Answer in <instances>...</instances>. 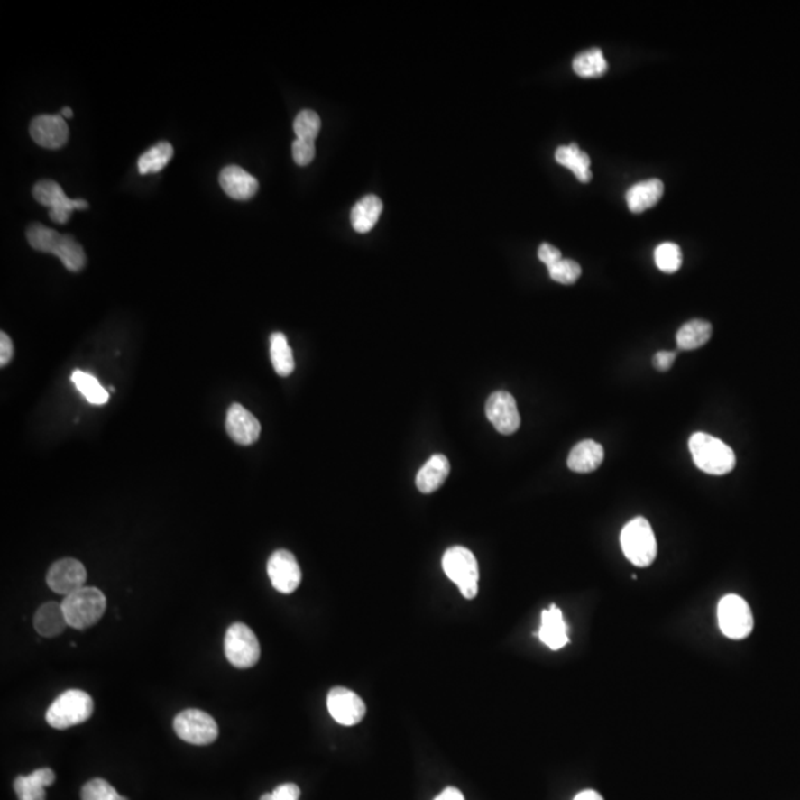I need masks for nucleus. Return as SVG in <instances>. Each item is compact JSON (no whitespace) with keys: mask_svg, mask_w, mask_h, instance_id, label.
Instances as JSON below:
<instances>
[{"mask_svg":"<svg viewBox=\"0 0 800 800\" xmlns=\"http://www.w3.org/2000/svg\"><path fill=\"white\" fill-rule=\"evenodd\" d=\"M174 730L179 739L195 746H207L218 737L216 722L211 714L198 709L184 710L177 714Z\"/></svg>","mask_w":800,"mask_h":800,"instance_id":"nucleus-8","label":"nucleus"},{"mask_svg":"<svg viewBox=\"0 0 800 800\" xmlns=\"http://www.w3.org/2000/svg\"><path fill=\"white\" fill-rule=\"evenodd\" d=\"M449 470L451 465L446 456L440 454L431 456L417 474V488L423 493L435 492L444 485L449 476Z\"/></svg>","mask_w":800,"mask_h":800,"instance_id":"nucleus-22","label":"nucleus"},{"mask_svg":"<svg viewBox=\"0 0 800 800\" xmlns=\"http://www.w3.org/2000/svg\"><path fill=\"white\" fill-rule=\"evenodd\" d=\"M442 566L449 580L460 587L465 599H474L479 589V566L469 548L455 546L445 552Z\"/></svg>","mask_w":800,"mask_h":800,"instance_id":"nucleus-5","label":"nucleus"},{"mask_svg":"<svg viewBox=\"0 0 800 800\" xmlns=\"http://www.w3.org/2000/svg\"><path fill=\"white\" fill-rule=\"evenodd\" d=\"M61 605L69 627L76 630H85L100 621L106 612L107 601L101 590L83 587L66 596Z\"/></svg>","mask_w":800,"mask_h":800,"instance_id":"nucleus-2","label":"nucleus"},{"mask_svg":"<svg viewBox=\"0 0 800 800\" xmlns=\"http://www.w3.org/2000/svg\"><path fill=\"white\" fill-rule=\"evenodd\" d=\"M486 417L501 435H513L520 428L518 405L509 391H495L486 402Z\"/></svg>","mask_w":800,"mask_h":800,"instance_id":"nucleus-13","label":"nucleus"},{"mask_svg":"<svg viewBox=\"0 0 800 800\" xmlns=\"http://www.w3.org/2000/svg\"><path fill=\"white\" fill-rule=\"evenodd\" d=\"M677 353L676 352H658L656 356H654V366H656L657 370L661 371V372H666V371L670 370L673 366V362L676 359Z\"/></svg>","mask_w":800,"mask_h":800,"instance_id":"nucleus-40","label":"nucleus"},{"mask_svg":"<svg viewBox=\"0 0 800 800\" xmlns=\"http://www.w3.org/2000/svg\"><path fill=\"white\" fill-rule=\"evenodd\" d=\"M30 135L45 149H61L69 142V126L61 115H41L30 124Z\"/></svg>","mask_w":800,"mask_h":800,"instance_id":"nucleus-14","label":"nucleus"},{"mask_svg":"<svg viewBox=\"0 0 800 800\" xmlns=\"http://www.w3.org/2000/svg\"><path fill=\"white\" fill-rule=\"evenodd\" d=\"M621 547L627 559L639 568H647L656 560V535L647 519H633L622 528Z\"/></svg>","mask_w":800,"mask_h":800,"instance_id":"nucleus-4","label":"nucleus"},{"mask_svg":"<svg viewBox=\"0 0 800 800\" xmlns=\"http://www.w3.org/2000/svg\"><path fill=\"white\" fill-rule=\"evenodd\" d=\"M33 624L36 631L43 638H55L69 627L62 605L59 602L43 603L34 615Z\"/></svg>","mask_w":800,"mask_h":800,"instance_id":"nucleus-21","label":"nucleus"},{"mask_svg":"<svg viewBox=\"0 0 800 800\" xmlns=\"http://www.w3.org/2000/svg\"><path fill=\"white\" fill-rule=\"evenodd\" d=\"M654 258H656L657 267L663 273H676L682 266V251H680L679 245L672 244V242H666V244L657 246Z\"/></svg>","mask_w":800,"mask_h":800,"instance_id":"nucleus-32","label":"nucleus"},{"mask_svg":"<svg viewBox=\"0 0 800 800\" xmlns=\"http://www.w3.org/2000/svg\"><path fill=\"white\" fill-rule=\"evenodd\" d=\"M573 69L580 78H599L608 70V62L599 48H592L576 55Z\"/></svg>","mask_w":800,"mask_h":800,"instance_id":"nucleus-28","label":"nucleus"},{"mask_svg":"<svg viewBox=\"0 0 800 800\" xmlns=\"http://www.w3.org/2000/svg\"><path fill=\"white\" fill-rule=\"evenodd\" d=\"M172 156H174V147L168 142L159 143L138 159V170L143 175L161 172L170 163Z\"/></svg>","mask_w":800,"mask_h":800,"instance_id":"nucleus-29","label":"nucleus"},{"mask_svg":"<svg viewBox=\"0 0 800 800\" xmlns=\"http://www.w3.org/2000/svg\"><path fill=\"white\" fill-rule=\"evenodd\" d=\"M60 234L61 233L55 232L46 225H38V223L27 228V241H29L30 246L41 253H52Z\"/></svg>","mask_w":800,"mask_h":800,"instance_id":"nucleus-31","label":"nucleus"},{"mask_svg":"<svg viewBox=\"0 0 800 800\" xmlns=\"http://www.w3.org/2000/svg\"><path fill=\"white\" fill-rule=\"evenodd\" d=\"M34 199L43 207H50V218L59 225H66L70 220L71 212L76 209H87V200L67 198L61 186L51 179L39 181L33 189Z\"/></svg>","mask_w":800,"mask_h":800,"instance_id":"nucleus-9","label":"nucleus"},{"mask_svg":"<svg viewBox=\"0 0 800 800\" xmlns=\"http://www.w3.org/2000/svg\"><path fill=\"white\" fill-rule=\"evenodd\" d=\"M270 359L273 363L274 371L280 377H288L294 372V354L288 345L287 336L282 332H274L270 336Z\"/></svg>","mask_w":800,"mask_h":800,"instance_id":"nucleus-25","label":"nucleus"},{"mask_svg":"<svg viewBox=\"0 0 800 800\" xmlns=\"http://www.w3.org/2000/svg\"><path fill=\"white\" fill-rule=\"evenodd\" d=\"M61 116L66 117V119H70V117H73V110H71L70 107L62 108Z\"/></svg>","mask_w":800,"mask_h":800,"instance_id":"nucleus-43","label":"nucleus"},{"mask_svg":"<svg viewBox=\"0 0 800 800\" xmlns=\"http://www.w3.org/2000/svg\"><path fill=\"white\" fill-rule=\"evenodd\" d=\"M605 458L603 446L594 440H583L568 456V467L575 473H592L601 467Z\"/></svg>","mask_w":800,"mask_h":800,"instance_id":"nucleus-19","label":"nucleus"},{"mask_svg":"<svg viewBox=\"0 0 800 800\" xmlns=\"http://www.w3.org/2000/svg\"><path fill=\"white\" fill-rule=\"evenodd\" d=\"M220 186L232 199L248 200L258 191L255 177L239 166H225L220 172Z\"/></svg>","mask_w":800,"mask_h":800,"instance_id":"nucleus-16","label":"nucleus"},{"mask_svg":"<svg viewBox=\"0 0 800 800\" xmlns=\"http://www.w3.org/2000/svg\"><path fill=\"white\" fill-rule=\"evenodd\" d=\"M82 800H128L122 797L106 780L96 778L87 781L80 793Z\"/></svg>","mask_w":800,"mask_h":800,"instance_id":"nucleus-34","label":"nucleus"},{"mask_svg":"<svg viewBox=\"0 0 800 800\" xmlns=\"http://www.w3.org/2000/svg\"><path fill=\"white\" fill-rule=\"evenodd\" d=\"M326 705L332 719L340 725H357L365 718L366 705L363 700L356 693L343 686H336L329 691Z\"/></svg>","mask_w":800,"mask_h":800,"instance_id":"nucleus-11","label":"nucleus"},{"mask_svg":"<svg viewBox=\"0 0 800 800\" xmlns=\"http://www.w3.org/2000/svg\"><path fill=\"white\" fill-rule=\"evenodd\" d=\"M435 800H465L464 796H463V793L455 787H448L445 788L444 792L440 793L439 796L436 797Z\"/></svg>","mask_w":800,"mask_h":800,"instance_id":"nucleus-41","label":"nucleus"},{"mask_svg":"<svg viewBox=\"0 0 800 800\" xmlns=\"http://www.w3.org/2000/svg\"><path fill=\"white\" fill-rule=\"evenodd\" d=\"M14 356V345L6 332L0 334V366L5 368Z\"/></svg>","mask_w":800,"mask_h":800,"instance_id":"nucleus-39","label":"nucleus"},{"mask_svg":"<svg viewBox=\"0 0 800 800\" xmlns=\"http://www.w3.org/2000/svg\"><path fill=\"white\" fill-rule=\"evenodd\" d=\"M320 117L317 113L311 110H303L299 113V116L295 117L294 133L299 140H308V142H315L316 137L319 135Z\"/></svg>","mask_w":800,"mask_h":800,"instance_id":"nucleus-33","label":"nucleus"},{"mask_svg":"<svg viewBox=\"0 0 800 800\" xmlns=\"http://www.w3.org/2000/svg\"><path fill=\"white\" fill-rule=\"evenodd\" d=\"M548 274L555 282L562 283V285H573L580 279L581 267L574 260L562 258L559 262L548 267Z\"/></svg>","mask_w":800,"mask_h":800,"instance_id":"nucleus-35","label":"nucleus"},{"mask_svg":"<svg viewBox=\"0 0 800 800\" xmlns=\"http://www.w3.org/2000/svg\"><path fill=\"white\" fill-rule=\"evenodd\" d=\"M555 158L556 162L573 170L581 183H589L592 179L589 154L584 153L578 145H560L559 149L556 150Z\"/></svg>","mask_w":800,"mask_h":800,"instance_id":"nucleus-24","label":"nucleus"},{"mask_svg":"<svg viewBox=\"0 0 800 800\" xmlns=\"http://www.w3.org/2000/svg\"><path fill=\"white\" fill-rule=\"evenodd\" d=\"M87 578V569L83 566L82 562L67 557V559L55 562L51 566L48 575H46V583L55 593L69 596V594L83 589Z\"/></svg>","mask_w":800,"mask_h":800,"instance_id":"nucleus-10","label":"nucleus"},{"mask_svg":"<svg viewBox=\"0 0 800 800\" xmlns=\"http://www.w3.org/2000/svg\"><path fill=\"white\" fill-rule=\"evenodd\" d=\"M316 149L315 142H308V140H299L297 138L292 143V156L297 165L306 166L315 159Z\"/></svg>","mask_w":800,"mask_h":800,"instance_id":"nucleus-36","label":"nucleus"},{"mask_svg":"<svg viewBox=\"0 0 800 800\" xmlns=\"http://www.w3.org/2000/svg\"><path fill=\"white\" fill-rule=\"evenodd\" d=\"M710 336H712V325L709 322L700 319L691 320L677 331V347L680 350L700 349L705 343H709Z\"/></svg>","mask_w":800,"mask_h":800,"instance_id":"nucleus-27","label":"nucleus"},{"mask_svg":"<svg viewBox=\"0 0 800 800\" xmlns=\"http://www.w3.org/2000/svg\"><path fill=\"white\" fill-rule=\"evenodd\" d=\"M52 255L59 257L67 270L78 273L87 264V255L80 246L79 242L67 234H60L59 241L55 244Z\"/></svg>","mask_w":800,"mask_h":800,"instance_id":"nucleus-26","label":"nucleus"},{"mask_svg":"<svg viewBox=\"0 0 800 800\" xmlns=\"http://www.w3.org/2000/svg\"><path fill=\"white\" fill-rule=\"evenodd\" d=\"M719 627L730 639L747 638L753 630V614L750 606L742 597L728 594L719 602Z\"/></svg>","mask_w":800,"mask_h":800,"instance_id":"nucleus-7","label":"nucleus"},{"mask_svg":"<svg viewBox=\"0 0 800 800\" xmlns=\"http://www.w3.org/2000/svg\"><path fill=\"white\" fill-rule=\"evenodd\" d=\"M538 638L553 651L562 649L565 645H568V626L565 622L562 611L557 606L552 605L548 610L543 611Z\"/></svg>","mask_w":800,"mask_h":800,"instance_id":"nucleus-17","label":"nucleus"},{"mask_svg":"<svg viewBox=\"0 0 800 800\" xmlns=\"http://www.w3.org/2000/svg\"><path fill=\"white\" fill-rule=\"evenodd\" d=\"M664 184L659 179H652L640 181L631 186L626 193V202L629 209L635 214L647 211L649 207H656L659 199L663 198Z\"/></svg>","mask_w":800,"mask_h":800,"instance_id":"nucleus-18","label":"nucleus"},{"mask_svg":"<svg viewBox=\"0 0 800 800\" xmlns=\"http://www.w3.org/2000/svg\"><path fill=\"white\" fill-rule=\"evenodd\" d=\"M574 800H603V797L594 790H584V792L578 793Z\"/></svg>","mask_w":800,"mask_h":800,"instance_id":"nucleus-42","label":"nucleus"},{"mask_svg":"<svg viewBox=\"0 0 800 800\" xmlns=\"http://www.w3.org/2000/svg\"><path fill=\"white\" fill-rule=\"evenodd\" d=\"M267 574L274 589L283 594L294 593L303 576L295 556L288 550H278L270 556Z\"/></svg>","mask_w":800,"mask_h":800,"instance_id":"nucleus-12","label":"nucleus"},{"mask_svg":"<svg viewBox=\"0 0 800 800\" xmlns=\"http://www.w3.org/2000/svg\"><path fill=\"white\" fill-rule=\"evenodd\" d=\"M54 771L50 768H41L30 776L18 777L14 788L20 800H45V787L54 784Z\"/></svg>","mask_w":800,"mask_h":800,"instance_id":"nucleus-20","label":"nucleus"},{"mask_svg":"<svg viewBox=\"0 0 800 800\" xmlns=\"http://www.w3.org/2000/svg\"><path fill=\"white\" fill-rule=\"evenodd\" d=\"M299 796H301V790L299 786L294 783H287L274 788L273 793L262 795L260 800H299Z\"/></svg>","mask_w":800,"mask_h":800,"instance_id":"nucleus-37","label":"nucleus"},{"mask_svg":"<svg viewBox=\"0 0 800 800\" xmlns=\"http://www.w3.org/2000/svg\"><path fill=\"white\" fill-rule=\"evenodd\" d=\"M689 451L698 469L713 476L732 472L737 463L734 451L707 433H694L689 439Z\"/></svg>","mask_w":800,"mask_h":800,"instance_id":"nucleus-1","label":"nucleus"},{"mask_svg":"<svg viewBox=\"0 0 800 800\" xmlns=\"http://www.w3.org/2000/svg\"><path fill=\"white\" fill-rule=\"evenodd\" d=\"M225 652L232 666L249 668L258 663L262 651L255 633L244 622H234L225 633Z\"/></svg>","mask_w":800,"mask_h":800,"instance_id":"nucleus-6","label":"nucleus"},{"mask_svg":"<svg viewBox=\"0 0 800 800\" xmlns=\"http://www.w3.org/2000/svg\"><path fill=\"white\" fill-rule=\"evenodd\" d=\"M225 430L233 442L249 446L257 442L262 433V426L255 418V415L242 407L241 403H233L232 407L228 408Z\"/></svg>","mask_w":800,"mask_h":800,"instance_id":"nucleus-15","label":"nucleus"},{"mask_svg":"<svg viewBox=\"0 0 800 800\" xmlns=\"http://www.w3.org/2000/svg\"><path fill=\"white\" fill-rule=\"evenodd\" d=\"M71 382H75L76 389L85 396L87 402L92 405H104L108 402V391L101 386L100 382L91 373L83 371H75L71 373Z\"/></svg>","mask_w":800,"mask_h":800,"instance_id":"nucleus-30","label":"nucleus"},{"mask_svg":"<svg viewBox=\"0 0 800 800\" xmlns=\"http://www.w3.org/2000/svg\"><path fill=\"white\" fill-rule=\"evenodd\" d=\"M382 202L373 195L365 196L353 207L350 220L357 233H368L375 227L382 216Z\"/></svg>","mask_w":800,"mask_h":800,"instance_id":"nucleus-23","label":"nucleus"},{"mask_svg":"<svg viewBox=\"0 0 800 800\" xmlns=\"http://www.w3.org/2000/svg\"><path fill=\"white\" fill-rule=\"evenodd\" d=\"M94 703L89 694L80 689H69L50 705L46 722L55 730H67L91 718Z\"/></svg>","mask_w":800,"mask_h":800,"instance_id":"nucleus-3","label":"nucleus"},{"mask_svg":"<svg viewBox=\"0 0 800 800\" xmlns=\"http://www.w3.org/2000/svg\"><path fill=\"white\" fill-rule=\"evenodd\" d=\"M538 258L539 262H544L546 266L552 267L553 264L562 260V253L555 246L543 244L538 249Z\"/></svg>","mask_w":800,"mask_h":800,"instance_id":"nucleus-38","label":"nucleus"}]
</instances>
